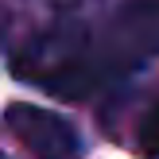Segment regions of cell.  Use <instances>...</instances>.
Masks as SVG:
<instances>
[{
  "instance_id": "6da1fadb",
  "label": "cell",
  "mask_w": 159,
  "mask_h": 159,
  "mask_svg": "<svg viewBox=\"0 0 159 159\" xmlns=\"http://www.w3.org/2000/svg\"><path fill=\"white\" fill-rule=\"evenodd\" d=\"M155 51H159V4L140 0L116 12L105 35L97 39H89L85 31H58L35 43L23 58H16V70L51 93L85 97L101 85L128 78Z\"/></svg>"
},
{
  "instance_id": "7a4b0ae2",
  "label": "cell",
  "mask_w": 159,
  "mask_h": 159,
  "mask_svg": "<svg viewBox=\"0 0 159 159\" xmlns=\"http://www.w3.org/2000/svg\"><path fill=\"white\" fill-rule=\"evenodd\" d=\"M4 124L23 140L35 159H78L82 155V140H78L74 124L58 113H47L39 105H8L4 109Z\"/></svg>"
},
{
  "instance_id": "3957f363",
  "label": "cell",
  "mask_w": 159,
  "mask_h": 159,
  "mask_svg": "<svg viewBox=\"0 0 159 159\" xmlns=\"http://www.w3.org/2000/svg\"><path fill=\"white\" fill-rule=\"evenodd\" d=\"M136 140H140V148H144V155H155L159 159V105L148 109V116L140 120Z\"/></svg>"
}]
</instances>
